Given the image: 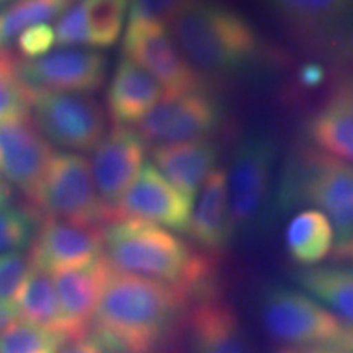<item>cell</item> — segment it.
<instances>
[{"mask_svg":"<svg viewBox=\"0 0 353 353\" xmlns=\"http://www.w3.org/2000/svg\"><path fill=\"white\" fill-rule=\"evenodd\" d=\"M169 30L190 65L210 83L254 79L285 64L252 21L221 0H190Z\"/></svg>","mask_w":353,"mask_h":353,"instance_id":"obj_1","label":"cell"},{"mask_svg":"<svg viewBox=\"0 0 353 353\" xmlns=\"http://www.w3.org/2000/svg\"><path fill=\"white\" fill-rule=\"evenodd\" d=\"M190 303L182 290L112 268L90 332L112 353H161L185 325Z\"/></svg>","mask_w":353,"mask_h":353,"instance_id":"obj_2","label":"cell"},{"mask_svg":"<svg viewBox=\"0 0 353 353\" xmlns=\"http://www.w3.org/2000/svg\"><path fill=\"white\" fill-rule=\"evenodd\" d=\"M101 234L103 257L114 272L170 285L192 301L219 291L214 257L169 229L145 221L118 219L105 224Z\"/></svg>","mask_w":353,"mask_h":353,"instance_id":"obj_3","label":"cell"},{"mask_svg":"<svg viewBox=\"0 0 353 353\" xmlns=\"http://www.w3.org/2000/svg\"><path fill=\"white\" fill-rule=\"evenodd\" d=\"M299 206L327 216L337 245L353 237V165L306 143L290 151L278 172L275 219Z\"/></svg>","mask_w":353,"mask_h":353,"instance_id":"obj_4","label":"cell"},{"mask_svg":"<svg viewBox=\"0 0 353 353\" xmlns=\"http://www.w3.org/2000/svg\"><path fill=\"white\" fill-rule=\"evenodd\" d=\"M278 157L276 138L262 126L250 128L237 141L226 169L234 241L257 237L275 221Z\"/></svg>","mask_w":353,"mask_h":353,"instance_id":"obj_5","label":"cell"},{"mask_svg":"<svg viewBox=\"0 0 353 353\" xmlns=\"http://www.w3.org/2000/svg\"><path fill=\"white\" fill-rule=\"evenodd\" d=\"M265 332L296 350L353 353V327L296 286L267 283L257 298Z\"/></svg>","mask_w":353,"mask_h":353,"instance_id":"obj_6","label":"cell"},{"mask_svg":"<svg viewBox=\"0 0 353 353\" xmlns=\"http://www.w3.org/2000/svg\"><path fill=\"white\" fill-rule=\"evenodd\" d=\"M30 208L39 218L97 226L108 224V213L97 195L90 162L77 152H54L32 195Z\"/></svg>","mask_w":353,"mask_h":353,"instance_id":"obj_7","label":"cell"},{"mask_svg":"<svg viewBox=\"0 0 353 353\" xmlns=\"http://www.w3.org/2000/svg\"><path fill=\"white\" fill-rule=\"evenodd\" d=\"M294 43L317 59L353 57V0H263Z\"/></svg>","mask_w":353,"mask_h":353,"instance_id":"obj_8","label":"cell"},{"mask_svg":"<svg viewBox=\"0 0 353 353\" xmlns=\"http://www.w3.org/2000/svg\"><path fill=\"white\" fill-rule=\"evenodd\" d=\"M226 101L213 87L176 95H165L136 125V132L145 145H165L190 141L214 139L226 126Z\"/></svg>","mask_w":353,"mask_h":353,"instance_id":"obj_9","label":"cell"},{"mask_svg":"<svg viewBox=\"0 0 353 353\" xmlns=\"http://www.w3.org/2000/svg\"><path fill=\"white\" fill-rule=\"evenodd\" d=\"M28 103L44 138L68 151H94L107 134L103 108L90 95L28 90Z\"/></svg>","mask_w":353,"mask_h":353,"instance_id":"obj_10","label":"cell"},{"mask_svg":"<svg viewBox=\"0 0 353 353\" xmlns=\"http://www.w3.org/2000/svg\"><path fill=\"white\" fill-rule=\"evenodd\" d=\"M123 56L151 74L164 88L165 95L213 85L190 65L169 26L159 21H128Z\"/></svg>","mask_w":353,"mask_h":353,"instance_id":"obj_11","label":"cell"},{"mask_svg":"<svg viewBox=\"0 0 353 353\" xmlns=\"http://www.w3.org/2000/svg\"><path fill=\"white\" fill-rule=\"evenodd\" d=\"M26 90L92 94L107 79V57L87 48H61L38 59H21L15 65Z\"/></svg>","mask_w":353,"mask_h":353,"instance_id":"obj_12","label":"cell"},{"mask_svg":"<svg viewBox=\"0 0 353 353\" xmlns=\"http://www.w3.org/2000/svg\"><path fill=\"white\" fill-rule=\"evenodd\" d=\"M192 211L193 201L180 193L152 162H144L136 180L113 210L112 223L138 219L172 232L187 234Z\"/></svg>","mask_w":353,"mask_h":353,"instance_id":"obj_13","label":"cell"},{"mask_svg":"<svg viewBox=\"0 0 353 353\" xmlns=\"http://www.w3.org/2000/svg\"><path fill=\"white\" fill-rule=\"evenodd\" d=\"M145 148L136 130L114 126L94 149L90 170L97 195L107 208L108 223H112L113 210L143 169Z\"/></svg>","mask_w":353,"mask_h":353,"instance_id":"obj_14","label":"cell"},{"mask_svg":"<svg viewBox=\"0 0 353 353\" xmlns=\"http://www.w3.org/2000/svg\"><path fill=\"white\" fill-rule=\"evenodd\" d=\"M97 226L41 218L30 249L34 267L54 273L85 267L103 257V234Z\"/></svg>","mask_w":353,"mask_h":353,"instance_id":"obj_15","label":"cell"},{"mask_svg":"<svg viewBox=\"0 0 353 353\" xmlns=\"http://www.w3.org/2000/svg\"><path fill=\"white\" fill-rule=\"evenodd\" d=\"M52 154L50 141L34 125L32 113L0 121V179L26 196L32 195Z\"/></svg>","mask_w":353,"mask_h":353,"instance_id":"obj_16","label":"cell"},{"mask_svg":"<svg viewBox=\"0 0 353 353\" xmlns=\"http://www.w3.org/2000/svg\"><path fill=\"white\" fill-rule=\"evenodd\" d=\"M185 325L190 353H254L239 314L219 291L190 303Z\"/></svg>","mask_w":353,"mask_h":353,"instance_id":"obj_17","label":"cell"},{"mask_svg":"<svg viewBox=\"0 0 353 353\" xmlns=\"http://www.w3.org/2000/svg\"><path fill=\"white\" fill-rule=\"evenodd\" d=\"M304 143L353 165V76L329 92L304 121Z\"/></svg>","mask_w":353,"mask_h":353,"instance_id":"obj_18","label":"cell"},{"mask_svg":"<svg viewBox=\"0 0 353 353\" xmlns=\"http://www.w3.org/2000/svg\"><path fill=\"white\" fill-rule=\"evenodd\" d=\"M112 267L105 257L85 267L54 273L57 298L65 324L68 341L90 332L97 304L105 288Z\"/></svg>","mask_w":353,"mask_h":353,"instance_id":"obj_19","label":"cell"},{"mask_svg":"<svg viewBox=\"0 0 353 353\" xmlns=\"http://www.w3.org/2000/svg\"><path fill=\"white\" fill-rule=\"evenodd\" d=\"M190 241L201 252L219 257L234 242L226 169L218 167L203 183L187 229Z\"/></svg>","mask_w":353,"mask_h":353,"instance_id":"obj_20","label":"cell"},{"mask_svg":"<svg viewBox=\"0 0 353 353\" xmlns=\"http://www.w3.org/2000/svg\"><path fill=\"white\" fill-rule=\"evenodd\" d=\"M151 156L159 172L193 201L208 175L218 169L221 148L214 139L190 141L156 145Z\"/></svg>","mask_w":353,"mask_h":353,"instance_id":"obj_21","label":"cell"},{"mask_svg":"<svg viewBox=\"0 0 353 353\" xmlns=\"http://www.w3.org/2000/svg\"><path fill=\"white\" fill-rule=\"evenodd\" d=\"M164 95L151 74L123 56L107 90V108L114 126H136Z\"/></svg>","mask_w":353,"mask_h":353,"instance_id":"obj_22","label":"cell"},{"mask_svg":"<svg viewBox=\"0 0 353 353\" xmlns=\"http://www.w3.org/2000/svg\"><path fill=\"white\" fill-rule=\"evenodd\" d=\"M296 288L317 299L353 327V267L317 265L291 273Z\"/></svg>","mask_w":353,"mask_h":353,"instance_id":"obj_23","label":"cell"},{"mask_svg":"<svg viewBox=\"0 0 353 353\" xmlns=\"http://www.w3.org/2000/svg\"><path fill=\"white\" fill-rule=\"evenodd\" d=\"M335 234L327 216L314 208L299 211L285 231L288 257L301 268L316 267L334 249Z\"/></svg>","mask_w":353,"mask_h":353,"instance_id":"obj_24","label":"cell"},{"mask_svg":"<svg viewBox=\"0 0 353 353\" xmlns=\"http://www.w3.org/2000/svg\"><path fill=\"white\" fill-rule=\"evenodd\" d=\"M17 312L19 319L32 322L65 337L64 317L61 312L52 273L33 265L17 301Z\"/></svg>","mask_w":353,"mask_h":353,"instance_id":"obj_25","label":"cell"},{"mask_svg":"<svg viewBox=\"0 0 353 353\" xmlns=\"http://www.w3.org/2000/svg\"><path fill=\"white\" fill-rule=\"evenodd\" d=\"M76 2L79 0H13L0 8V51H8L30 26L59 19Z\"/></svg>","mask_w":353,"mask_h":353,"instance_id":"obj_26","label":"cell"},{"mask_svg":"<svg viewBox=\"0 0 353 353\" xmlns=\"http://www.w3.org/2000/svg\"><path fill=\"white\" fill-rule=\"evenodd\" d=\"M90 46L112 48L120 39L130 0H83Z\"/></svg>","mask_w":353,"mask_h":353,"instance_id":"obj_27","label":"cell"},{"mask_svg":"<svg viewBox=\"0 0 353 353\" xmlns=\"http://www.w3.org/2000/svg\"><path fill=\"white\" fill-rule=\"evenodd\" d=\"M65 342L64 335L17 319L0 334V353H59Z\"/></svg>","mask_w":353,"mask_h":353,"instance_id":"obj_28","label":"cell"},{"mask_svg":"<svg viewBox=\"0 0 353 353\" xmlns=\"http://www.w3.org/2000/svg\"><path fill=\"white\" fill-rule=\"evenodd\" d=\"M39 223L41 218L32 208L0 206V257L23 252L26 247L32 245Z\"/></svg>","mask_w":353,"mask_h":353,"instance_id":"obj_29","label":"cell"},{"mask_svg":"<svg viewBox=\"0 0 353 353\" xmlns=\"http://www.w3.org/2000/svg\"><path fill=\"white\" fill-rule=\"evenodd\" d=\"M17 61L10 51L0 52V121L30 114L28 90L17 77Z\"/></svg>","mask_w":353,"mask_h":353,"instance_id":"obj_30","label":"cell"},{"mask_svg":"<svg viewBox=\"0 0 353 353\" xmlns=\"http://www.w3.org/2000/svg\"><path fill=\"white\" fill-rule=\"evenodd\" d=\"M32 267L30 254L15 252L0 257V303L17 307V301Z\"/></svg>","mask_w":353,"mask_h":353,"instance_id":"obj_31","label":"cell"},{"mask_svg":"<svg viewBox=\"0 0 353 353\" xmlns=\"http://www.w3.org/2000/svg\"><path fill=\"white\" fill-rule=\"evenodd\" d=\"M54 34L56 44L59 48L90 46V34H88L83 0H79L57 19Z\"/></svg>","mask_w":353,"mask_h":353,"instance_id":"obj_32","label":"cell"},{"mask_svg":"<svg viewBox=\"0 0 353 353\" xmlns=\"http://www.w3.org/2000/svg\"><path fill=\"white\" fill-rule=\"evenodd\" d=\"M188 2L190 0H130L128 21L145 20L169 25Z\"/></svg>","mask_w":353,"mask_h":353,"instance_id":"obj_33","label":"cell"},{"mask_svg":"<svg viewBox=\"0 0 353 353\" xmlns=\"http://www.w3.org/2000/svg\"><path fill=\"white\" fill-rule=\"evenodd\" d=\"M15 43L21 59H38L51 52V48L56 44L54 28L50 23L33 25L26 28Z\"/></svg>","mask_w":353,"mask_h":353,"instance_id":"obj_34","label":"cell"},{"mask_svg":"<svg viewBox=\"0 0 353 353\" xmlns=\"http://www.w3.org/2000/svg\"><path fill=\"white\" fill-rule=\"evenodd\" d=\"M59 353H112L103 343L100 342V339H97L94 334L88 332L82 337L72 339L64 343V347L61 348Z\"/></svg>","mask_w":353,"mask_h":353,"instance_id":"obj_35","label":"cell"},{"mask_svg":"<svg viewBox=\"0 0 353 353\" xmlns=\"http://www.w3.org/2000/svg\"><path fill=\"white\" fill-rule=\"evenodd\" d=\"M325 79V70L319 63H307L304 64L298 72L299 85L303 88H314L319 87Z\"/></svg>","mask_w":353,"mask_h":353,"instance_id":"obj_36","label":"cell"},{"mask_svg":"<svg viewBox=\"0 0 353 353\" xmlns=\"http://www.w3.org/2000/svg\"><path fill=\"white\" fill-rule=\"evenodd\" d=\"M19 319V312H17L15 306L10 304L0 303V334L6 330L13 321Z\"/></svg>","mask_w":353,"mask_h":353,"instance_id":"obj_37","label":"cell"},{"mask_svg":"<svg viewBox=\"0 0 353 353\" xmlns=\"http://www.w3.org/2000/svg\"><path fill=\"white\" fill-rule=\"evenodd\" d=\"M334 257L337 260H345V262H353V237L350 241L343 242V244L337 245L335 249Z\"/></svg>","mask_w":353,"mask_h":353,"instance_id":"obj_38","label":"cell"},{"mask_svg":"<svg viewBox=\"0 0 353 353\" xmlns=\"http://www.w3.org/2000/svg\"><path fill=\"white\" fill-rule=\"evenodd\" d=\"M10 196H12L10 185H8L7 182H3V180L0 179V206L7 205V201L10 200Z\"/></svg>","mask_w":353,"mask_h":353,"instance_id":"obj_39","label":"cell"},{"mask_svg":"<svg viewBox=\"0 0 353 353\" xmlns=\"http://www.w3.org/2000/svg\"><path fill=\"white\" fill-rule=\"evenodd\" d=\"M272 353H304V352H301V350H296V348L280 347V348H276V350H275V352H272Z\"/></svg>","mask_w":353,"mask_h":353,"instance_id":"obj_40","label":"cell"},{"mask_svg":"<svg viewBox=\"0 0 353 353\" xmlns=\"http://www.w3.org/2000/svg\"><path fill=\"white\" fill-rule=\"evenodd\" d=\"M8 2H13V0H0V6H6Z\"/></svg>","mask_w":353,"mask_h":353,"instance_id":"obj_41","label":"cell"}]
</instances>
